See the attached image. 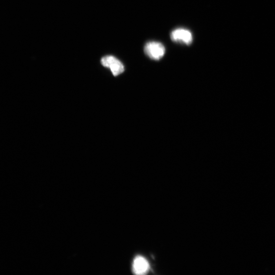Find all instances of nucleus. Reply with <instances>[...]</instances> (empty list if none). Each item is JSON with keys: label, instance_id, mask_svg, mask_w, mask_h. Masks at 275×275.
Here are the masks:
<instances>
[{"label": "nucleus", "instance_id": "f257e3e1", "mask_svg": "<svg viewBox=\"0 0 275 275\" xmlns=\"http://www.w3.org/2000/svg\"><path fill=\"white\" fill-rule=\"evenodd\" d=\"M145 52L150 59L159 61L165 55V48L160 42H151L145 45Z\"/></svg>", "mask_w": 275, "mask_h": 275}, {"label": "nucleus", "instance_id": "f03ea898", "mask_svg": "<svg viewBox=\"0 0 275 275\" xmlns=\"http://www.w3.org/2000/svg\"><path fill=\"white\" fill-rule=\"evenodd\" d=\"M101 63L104 66L109 68L114 76L122 74L125 71L123 64L113 56L103 57L101 60Z\"/></svg>", "mask_w": 275, "mask_h": 275}, {"label": "nucleus", "instance_id": "7ed1b4c3", "mask_svg": "<svg viewBox=\"0 0 275 275\" xmlns=\"http://www.w3.org/2000/svg\"><path fill=\"white\" fill-rule=\"evenodd\" d=\"M171 39L174 42L190 45L192 42L193 37L192 33L189 30L179 28L171 32Z\"/></svg>", "mask_w": 275, "mask_h": 275}, {"label": "nucleus", "instance_id": "20e7f679", "mask_svg": "<svg viewBox=\"0 0 275 275\" xmlns=\"http://www.w3.org/2000/svg\"><path fill=\"white\" fill-rule=\"evenodd\" d=\"M149 268L148 262L146 258L141 256L135 258L133 264V270L135 274H145L148 271Z\"/></svg>", "mask_w": 275, "mask_h": 275}]
</instances>
